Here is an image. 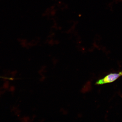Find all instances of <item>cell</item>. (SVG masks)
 <instances>
[{"mask_svg":"<svg viewBox=\"0 0 122 122\" xmlns=\"http://www.w3.org/2000/svg\"><path fill=\"white\" fill-rule=\"evenodd\" d=\"M122 76V71L118 73H111L96 82V84L102 85L104 84L112 83Z\"/></svg>","mask_w":122,"mask_h":122,"instance_id":"6da1fadb","label":"cell"}]
</instances>
